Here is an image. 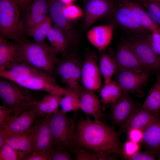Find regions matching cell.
<instances>
[{"label":"cell","instance_id":"cell-1","mask_svg":"<svg viewBox=\"0 0 160 160\" xmlns=\"http://www.w3.org/2000/svg\"><path fill=\"white\" fill-rule=\"evenodd\" d=\"M119 135L113 127L100 120L92 121L89 117L85 119L80 116L77 121L76 145L92 151L99 160L122 157Z\"/></svg>","mask_w":160,"mask_h":160},{"label":"cell","instance_id":"cell-2","mask_svg":"<svg viewBox=\"0 0 160 160\" xmlns=\"http://www.w3.org/2000/svg\"><path fill=\"white\" fill-rule=\"evenodd\" d=\"M21 48L23 62L55 77L58 53L45 42H31L24 39L17 42Z\"/></svg>","mask_w":160,"mask_h":160},{"label":"cell","instance_id":"cell-3","mask_svg":"<svg viewBox=\"0 0 160 160\" xmlns=\"http://www.w3.org/2000/svg\"><path fill=\"white\" fill-rule=\"evenodd\" d=\"M36 91L0 77V97L3 105L12 110L13 115H17L36 105L40 99L36 96Z\"/></svg>","mask_w":160,"mask_h":160},{"label":"cell","instance_id":"cell-4","mask_svg":"<svg viewBox=\"0 0 160 160\" xmlns=\"http://www.w3.org/2000/svg\"><path fill=\"white\" fill-rule=\"evenodd\" d=\"M79 115L76 111L72 116L68 117L61 109L51 114L49 124L54 146L71 151L76 145V122Z\"/></svg>","mask_w":160,"mask_h":160},{"label":"cell","instance_id":"cell-5","mask_svg":"<svg viewBox=\"0 0 160 160\" xmlns=\"http://www.w3.org/2000/svg\"><path fill=\"white\" fill-rule=\"evenodd\" d=\"M20 10L14 0H0L1 36L18 42L25 38Z\"/></svg>","mask_w":160,"mask_h":160},{"label":"cell","instance_id":"cell-6","mask_svg":"<svg viewBox=\"0 0 160 160\" xmlns=\"http://www.w3.org/2000/svg\"><path fill=\"white\" fill-rule=\"evenodd\" d=\"M151 73L149 71L118 69L114 74V81L123 92L141 97L144 95L143 89L148 82Z\"/></svg>","mask_w":160,"mask_h":160},{"label":"cell","instance_id":"cell-7","mask_svg":"<svg viewBox=\"0 0 160 160\" xmlns=\"http://www.w3.org/2000/svg\"><path fill=\"white\" fill-rule=\"evenodd\" d=\"M82 66L77 60L67 54L58 58L55 73L60 76L65 89L73 91L78 89L81 80Z\"/></svg>","mask_w":160,"mask_h":160},{"label":"cell","instance_id":"cell-8","mask_svg":"<svg viewBox=\"0 0 160 160\" xmlns=\"http://www.w3.org/2000/svg\"><path fill=\"white\" fill-rule=\"evenodd\" d=\"M124 42L151 72L160 71V57L153 51L147 38L139 36Z\"/></svg>","mask_w":160,"mask_h":160},{"label":"cell","instance_id":"cell-9","mask_svg":"<svg viewBox=\"0 0 160 160\" xmlns=\"http://www.w3.org/2000/svg\"><path fill=\"white\" fill-rule=\"evenodd\" d=\"M51 115H47L44 119L36 121L33 126L32 149L29 154L34 153L47 152L54 146L49 124Z\"/></svg>","mask_w":160,"mask_h":160},{"label":"cell","instance_id":"cell-10","mask_svg":"<svg viewBox=\"0 0 160 160\" xmlns=\"http://www.w3.org/2000/svg\"><path fill=\"white\" fill-rule=\"evenodd\" d=\"M110 105V117L112 121L114 124L122 127L135 110L142 106L140 103L133 100L129 93L123 91L119 98Z\"/></svg>","mask_w":160,"mask_h":160},{"label":"cell","instance_id":"cell-11","mask_svg":"<svg viewBox=\"0 0 160 160\" xmlns=\"http://www.w3.org/2000/svg\"><path fill=\"white\" fill-rule=\"evenodd\" d=\"M97 59L94 52L88 53L81 69V80L84 87L93 92L99 89L102 84V75Z\"/></svg>","mask_w":160,"mask_h":160},{"label":"cell","instance_id":"cell-12","mask_svg":"<svg viewBox=\"0 0 160 160\" xmlns=\"http://www.w3.org/2000/svg\"><path fill=\"white\" fill-rule=\"evenodd\" d=\"M114 8L110 0H87L84 11V29H87L100 19L110 15Z\"/></svg>","mask_w":160,"mask_h":160},{"label":"cell","instance_id":"cell-13","mask_svg":"<svg viewBox=\"0 0 160 160\" xmlns=\"http://www.w3.org/2000/svg\"><path fill=\"white\" fill-rule=\"evenodd\" d=\"M66 5L60 0H50L49 13L54 25L64 33L69 44L76 40V34L65 12Z\"/></svg>","mask_w":160,"mask_h":160},{"label":"cell","instance_id":"cell-14","mask_svg":"<svg viewBox=\"0 0 160 160\" xmlns=\"http://www.w3.org/2000/svg\"><path fill=\"white\" fill-rule=\"evenodd\" d=\"M55 78L52 75L41 72L25 80L17 83L32 90L64 95L66 89L59 86Z\"/></svg>","mask_w":160,"mask_h":160},{"label":"cell","instance_id":"cell-15","mask_svg":"<svg viewBox=\"0 0 160 160\" xmlns=\"http://www.w3.org/2000/svg\"><path fill=\"white\" fill-rule=\"evenodd\" d=\"M50 0H33L23 11L21 20L24 32L42 22L49 13Z\"/></svg>","mask_w":160,"mask_h":160},{"label":"cell","instance_id":"cell-16","mask_svg":"<svg viewBox=\"0 0 160 160\" xmlns=\"http://www.w3.org/2000/svg\"><path fill=\"white\" fill-rule=\"evenodd\" d=\"M114 58L118 69L151 72L124 42L119 46Z\"/></svg>","mask_w":160,"mask_h":160},{"label":"cell","instance_id":"cell-17","mask_svg":"<svg viewBox=\"0 0 160 160\" xmlns=\"http://www.w3.org/2000/svg\"><path fill=\"white\" fill-rule=\"evenodd\" d=\"M77 92L80 109L87 115L92 116L94 121L100 120L105 116L102 112L101 100L94 92L79 86Z\"/></svg>","mask_w":160,"mask_h":160},{"label":"cell","instance_id":"cell-18","mask_svg":"<svg viewBox=\"0 0 160 160\" xmlns=\"http://www.w3.org/2000/svg\"><path fill=\"white\" fill-rule=\"evenodd\" d=\"M24 62L22 52L20 44L9 41L0 37V72L3 71L12 65Z\"/></svg>","mask_w":160,"mask_h":160},{"label":"cell","instance_id":"cell-19","mask_svg":"<svg viewBox=\"0 0 160 160\" xmlns=\"http://www.w3.org/2000/svg\"><path fill=\"white\" fill-rule=\"evenodd\" d=\"M116 23L133 31L142 32L147 31L141 25L136 14L127 7L119 3L110 15Z\"/></svg>","mask_w":160,"mask_h":160},{"label":"cell","instance_id":"cell-20","mask_svg":"<svg viewBox=\"0 0 160 160\" xmlns=\"http://www.w3.org/2000/svg\"><path fill=\"white\" fill-rule=\"evenodd\" d=\"M114 28L112 24L94 26L87 31V38L90 43L99 51H104L111 41Z\"/></svg>","mask_w":160,"mask_h":160},{"label":"cell","instance_id":"cell-21","mask_svg":"<svg viewBox=\"0 0 160 160\" xmlns=\"http://www.w3.org/2000/svg\"><path fill=\"white\" fill-rule=\"evenodd\" d=\"M36 114L34 106L17 115L11 116L6 126L4 127L6 129L8 134L28 131L32 128Z\"/></svg>","mask_w":160,"mask_h":160},{"label":"cell","instance_id":"cell-22","mask_svg":"<svg viewBox=\"0 0 160 160\" xmlns=\"http://www.w3.org/2000/svg\"><path fill=\"white\" fill-rule=\"evenodd\" d=\"M32 129L22 133L8 134L6 141L17 153L19 160L24 159L31 153L32 149Z\"/></svg>","mask_w":160,"mask_h":160},{"label":"cell","instance_id":"cell-23","mask_svg":"<svg viewBox=\"0 0 160 160\" xmlns=\"http://www.w3.org/2000/svg\"><path fill=\"white\" fill-rule=\"evenodd\" d=\"M158 119L151 112L141 106L135 110L129 120L122 127V130L127 132L131 129H136L143 131Z\"/></svg>","mask_w":160,"mask_h":160},{"label":"cell","instance_id":"cell-24","mask_svg":"<svg viewBox=\"0 0 160 160\" xmlns=\"http://www.w3.org/2000/svg\"><path fill=\"white\" fill-rule=\"evenodd\" d=\"M41 72H43L22 62L15 64L6 70L0 72V76L18 83Z\"/></svg>","mask_w":160,"mask_h":160},{"label":"cell","instance_id":"cell-25","mask_svg":"<svg viewBox=\"0 0 160 160\" xmlns=\"http://www.w3.org/2000/svg\"><path fill=\"white\" fill-rule=\"evenodd\" d=\"M147 151L156 156L160 153V119L143 131L141 141Z\"/></svg>","mask_w":160,"mask_h":160},{"label":"cell","instance_id":"cell-26","mask_svg":"<svg viewBox=\"0 0 160 160\" xmlns=\"http://www.w3.org/2000/svg\"><path fill=\"white\" fill-rule=\"evenodd\" d=\"M63 95L48 93L44 95L35 106L36 113L41 115H50L59 109L61 100Z\"/></svg>","mask_w":160,"mask_h":160},{"label":"cell","instance_id":"cell-27","mask_svg":"<svg viewBox=\"0 0 160 160\" xmlns=\"http://www.w3.org/2000/svg\"><path fill=\"white\" fill-rule=\"evenodd\" d=\"M119 3L130 8L136 14L141 24L147 31L160 34V27L152 20L145 9L140 5L130 0H120Z\"/></svg>","mask_w":160,"mask_h":160},{"label":"cell","instance_id":"cell-28","mask_svg":"<svg viewBox=\"0 0 160 160\" xmlns=\"http://www.w3.org/2000/svg\"><path fill=\"white\" fill-rule=\"evenodd\" d=\"M156 81L150 89L141 107L153 113L159 119L160 111V71L158 72Z\"/></svg>","mask_w":160,"mask_h":160},{"label":"cell","instance_id":"cell-29","mask_svg":"<svg viewBox=\"0 0 160 160\" xmlns=\"http://www.w3.org/2000/svg\"><path fill=\"white\" fill-rule=\"evenodd\" d=\"M47 37L50 46L62 56L67 54L70 45L66 36L59 28L55 25L49 30Z\"/></svg>","mask_w":160,"mask_h":160},{"label":"cell","instance_id":"cell-30","mask_svg":"<svg viewBox=\"0 0 160 160\" xmlns=\"http://www.w3.org/2000/svg\"><path fill=\"white\" fill-rule=\"evenodd\" d=\"M122 92L121 88L114 81L104 84L100 92L102 110L105 109L107 105L115 103L120 97Z\"/></svg>","mask_w":160,"mask_h":160},{"label":"cell","instance_id":"cell-31","mask_svg":"<svg viewBox=\"0 0 160 160\" xmlns=\"http://www.w3.org/2000/svg\"><path fill=\"white\" fill-rule=\"evenodd\" d=\"M99 68L104 82V84L112 81V78L118 68L114 58L107 53H104L100 58Z\"/></svg>","mask_w":160,"mask_h":160},{"label":"cell","instance_id":"cell-32","mask_svg":"<svg viewBox=\"0 0 160 160\" xmlns=\"http://www.w3.org/2000/svg\"><path fill=\"white\" fill-rule=\"evenodd\" d=\"M52 22L50 17L48 16L41 23L26 31V33L33 38L34 42H44L49 30L52 27Z\"/></svg>","mask_w":160,"mask_h":160},{"label":"cell","instance_id":"cell-33","mask_svg":"<svg viewBox=\"0 0 160 160\" xmlns=\"http://www.w3.org/2000/svg\"><path fill=\"white\" fill-rule=\"evenodd\" d=\"M66 89L60 102L61 110L66 113L70 111L74 112L80 109L77 90Z\"/></svg>","mask_w":160,"mask_h":160},{"label":"cell","instance_id":"cell-34","mask_svg":"<svg viewBox=\"0 0 160 160\" xmlns=\"http://www.w3.org/2000/svg\"><path fill=\"white\" fill-rule=\"evenodd\" d=\"M145 9L152 20L160 27V0L143 2Z\"/></svg>","mask_w":160,"mask_h":160},{"label":"cell","instance_id":"cell-35","mask_svg":"<svg viewBox=\"0 0 160 160\" xmlns=\"http://www.w3.org/2000/svg\"><path fill=\"white\" fill-rule=\"evenodd\" d=\"M49 160H73L72 152L68 148L53 146L48 151Z\"/></svg>","mask_w":160,"mask_h":160},{"label":"cell","instance_id":"cell-36","mask_svg":"<svg viewBox=\"0 0 160 160\" xmlns=\"http://www.w3.org/2000/svg\"><path fill=\"white\" fill-rule=\"evenodd\" d=\"M76 160H99L98 156L92 151L83 147L76 145L71 150Z\"/></svg>","mask_w":160,"mask_h":160},{"label":"cell","instance_id":"cell-37","mask_svg":"<svg viewBox=\"0 0 160 160\" xmlns=\"http://www.w3.org/2000/svg\"><path fill=\"white\" fill-rule=\"evenodd\" d=\"M0 160H19L17 152L10 147L6 141L0 148Z\"/></svg>","mask_w":160,"mask_h":160},{"label":"cell","instance_id":"cell-38","mask_svg":"<svg viewBox=\"0 0 160 160\" xmlns=\"http://www.w3.org/2000/svg\"><path fill=\"white\" fill-rule=\"evenodd\" d=\"M65 12L67 17L71 22L76 20L84 16L82 10L73 4L66 6Z\"/></svg>","mask_w":160,"mask_h":160},{"label":"cell","instance_id":"cell-39","mask_svg":"<svg viewBox=\"0 0 160 160\" xmlns=\"http://www.w3.org/2000/svg\"><path fill=\"white\" fill-rule=\"evenodd\" d=\"M124 159L129 160H154L155 156L148 151L137 152L130 155H124L122 157Z\"/></svg>","mask_w":160,"mask_h":160},{"label":"cell","instance_id":"cell-40","mask_svg":"<svg viewBox=\"0 0 160 160\" xmlns=\"http://www.w3.org/2000/svg\"><path fill=\"white\" fill-rule=\"evenodd\" d=\"M12 113V110L4 105L0 106V128L5 127Z\"/></svg>","mask_w":160,"mask_h":160},{"label":"cell","instance_id":"cell-41","mask_svg":"<svg viewBox=\"0 0 160 160\" xmlns=\"http://www.w3.org/2000/svg\"><path fill=\"white\" fill-rule=\"evenodd\" d=\"M139 149V146L138 143L131 140L127 141L124 145L123 149V156L124 155H130L133 154L138 152Z\"/></svg>","mask_w":160,"mask_h":160},{"label":"cell","instance_id":"cell-42","mask_svg":"<svg viewBox=\"0 0 160 160\" xmlns=\"http://www.w3.org/2000/svg\"><path fill=\"white\" fill-rule=\"evenodd\" d=\"M130 140L138 143L141 141L143 137V131L140 130L132 129L128 132Z\"/></svg>","mask_w":160,"mask_h":160},{"label":"cell","instance_id":"cell-43","mask_svg":"<svg viewBox=\"0 0 160 160\" xmlns=\"http://www.w3.org/2000/svg\"><path fill=\"white\" fill-rule=\"evenodd\" d=\"M24 160H49L48 152L33 153L27 156Z\"/></svg>","mask_w":160,"mask_h":160},{"label":"cell","instance_id":"cell-44","mask_svg":"<svg viewBox=\"0 0 160 160\" xmlns=\"http://www.w3.org/2000/svg\"><path fill=\"white\" fill-rule=\"evenodd\" d=\"M8 134V132L5 128H0V148L6 142Z\"/></svg>","mask_w":160,"mask_h":160},{"label":"cell","instance_id":"cell-45","mask_svg":"<svg viewBox=\"0 0 160 160\" xmlns=\"http://www.w3.org/2000/svg\"><path fill=\"white\" fill-rule=\"evenodd\" d=\"M19 9L21 11H24L33 0H14Z\"/></svg>","mask_w":160,"mask_h":160},{"label":"cell","instance_id":"cell-46","mask_svg":"<svg viewBox=\"0 0 160 160\" xmlns=\"http://www.w3.org/2000/svg\"><path fill=\"white\" fill-rule=\"evenodd\" d=\"M148 40L153 51L160 57V43H155L148 39Z\"/></svg>","mask_w":160,"mask_h":160},{"label":"cell","instance_id":"cell-47","mask_svg":"<svg viewBox=\"0 0 160 160\" xmlns=\"http://www.w3.org/2000/svg\"><path fill=\"white\" fill-rule=\"evenodd\" d=\"M75 0H60V1L66 6L72 4V3Z\"/></svg>","mask_w":160,"mask_h":160},{"label":"cell","instance_id":"cell-48","mask_svg":"<svg viewBox=\"0 0 160 160\" xmlns=\"http://www.w3.org/2000/svg\"><path fill=\"white\" fill-rule=\"evenodd\" d=\"M139 0L143 2L146 1H151L154 0Z\"/></svg>","mask_w":160,"mask_h":160},{"label":"cell","instance_id":"cell-49","mask_svg":"<svg viewBox=\"0 0 160 160\" xmlns=\"http://www.w3.org/2000/svg\"><path fill=\"white\" fill-rule=\"evenodd\" d=\"M156 156L158 159L160 160V153L157 155Z\"/></svg>","mask_w":160,"mask_h":160}]
</instances>
